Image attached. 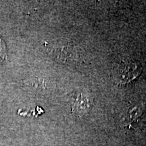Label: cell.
<instances>
[{
	"mask_svg": "<svg viewBox=\"0 0 146 146\" xmlns=\"http://www.w3.org/2000/svg\"><path fill=\"white\" fill-rule=\"evenodd\" d=\"M139 74L137 66L133 62L123 60L113 69V77L116 83L125 85L135 79Z\"/></svg>",
	"mask_w": 146,
	"mask_h": 146,
	"instance_id": "1",
	"label": "cell"
},
{
	"mask_svg": "<svg viewBox=\"0 0 146 146\" xmlns=\"http://www.w3.org/2000/svg\"><path fill=\"white\" fill-rule=\"evenodd\" d=\"M7 57V52L5 43L0 38V62L4 61Z\"/></svg>",
	"mask_w": 146,
	"mask_h": 146,
	"instance_id": "2",
	"label": "cell"
}]
</instances>
